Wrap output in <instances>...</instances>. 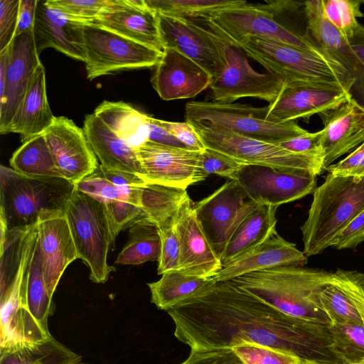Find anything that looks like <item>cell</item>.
<instances>
[{
  "label": "cell",
  "mask_w": 364,
  "mask_h": 364,
  "mask_svg": "<svg viewBox=\"0 0 364 364\" xmlns=\"http://www.w3.org/2000/svg\"><path fill=\"white\" fill-rule=\"evenodd\" d=\"M166 312L174 335L191 350L232 348L252 343L321 364H343L329 326L287 315L237 287L216 282Z\"/></svg>",
  "instance_id": "cell-1"
},
{
  "label": "cell",
  "mask_w": 364,
  "mask_h": 364,
  "mask_svg": "<svg viewBox=\"0 0 364 364\" xmlns=\"http://www.w3.org/2000/svg\"><path fill=\"white\" fill-rule=\"evenodd\" d=\"M332 276L333 272L324 269L282 266L230 281L287 315L329 326L331 321L319 297Z\"/></svg>",
  "instance_id": "cell-2"
},
{
  "label": "cell",
  "mask_w": 364,
  "mask_h": 364,
  "mask_svg": "<svg viewBox=\"0 0 364 364\" xmlns=\"http://www.w3.org/2000/svg\"><path fill=\"white\" fill-rule=\"evenodd\" d=\"M228 41L269 73L281 78L286 86H309L350 93L354 85L347 69L329 53L303 50L260 36Z\"/></svg>",
  "instance_id": "cell-3"
},
{
  "label": "cell",
  "mask_w": 364,
  "mask_h": 364,
  "mask_svg": "<svg viewBox=\"0 0 364 364\" xmlns=\"http://www.w3.org/2000/svg\"><path fill=\"white\" fill-rule=\"evenodd\" d=\"M364 210V177L328 173L313 193L308 218L300 228L304 255L321 254Z\"/></svg>",
  "instance_id": "cell-4"
},
{
  "label": "cell",
  "mask_w": 364,
  "mask_h": 364,
  "mask_svg": "<svg viewBox=\"0 0 364 364\" xmlns=\"http://www.w3.org/2000/svg\"><path fill=\"white\" fill-rule=\"evenodd\" d=\"M75 189L63 178L27 176L0 166V220L8 230L36 225L40 218L65 213Z\"/></svg>",
  "instance_id": "cell-5"
},
{
  "label": "cell",
  "mask_w": 364,
  "mask_h": 364,
  "mask_svg": "<svg viewBox=\"0 0 364 364\" xmlns=\"http://www.w3.org/2000/svg\"><path fill=\"white\" fill-rule=\"evenodd\" d=\"M65 215L79 259L90 269V279L95 283H105L115 269L107 263L115 237L105 205L75 188L68 200Z\"/></svg>",
  "instance_id": "cell-6"
},
{
  "label": "cell",
  "mask_w": 364,
  "mask_h": 364,
  "mask_svg": "<svg viewBox=\"0 0 364 364\" xmlns=\"http://www.w3.org/2000/svg\"><path fill=\"white\" fill-rule=\"evenodd\" d=\"M205 147L218 151L245 165H259L284 171L321 173L323 162L290 152L277 144L250 138L205 122H188Z\"/></svg>",
  "instance_id": "cell-7"
},
{
  "label": "cell",
  "mask_w": 364,
  "mask_h": 364,
  "mask_svg": "<svg viewBox=\"0 0 364 364\" xmlns=\"http://www.w3.org/2000/svg\"><path fill=\"white\" fill-rule=\"evenodd\" d=\"M206 27L224 63L221 72L212 79V101L232 103L240 98L255 97L273 103L286 87L285 82L269 72L261 73L255 70L242 49Z\"/></svg>",
  "instance_id": "cell-8"
},
{
  "label": "cell",
  "mask_w": 364,
  "mask_h": 364,
  "mask_svg": "<svg viewBox=\"0 0 364 364\" xmlns=\"http://www.w3.org/2000/svg\"><path fill=\"white\" fill-rule=\"evenodd\" d=\"M268 107H255L239 103L213 101L186 105V122L213 124L250 138L277 144L308 132L295 122L275 123L266 119Z\"/></svg>",
  "instance_id": "cell-9"
},
{
  "label": "cell",
  "mask_w": 364,
  "mask_h": 364,
  "mask_svg": "<svg viewBox=\"0 0 364 364\" xmlns=\"http://www.w3.org/2000/svg\"><path fill=\"white\" fill-rule=\"evenodd\" d=\"M87 77L155 67L164 52L151 48L98 25L84 24Z\"/></svg>",
  "instance_id": "cell-10"
},
{
  "label": "cell",
  "mask_w": 364,
  "mask_h": 364,
  "mask_svg": "<svg viewBox=\"0 0 364 364\" xmlns=\"http://www.w3.org/2000/svg\"><path fill=\"white\" fill-rule=\"evenodd\" d=\"M230 41L260 36L296 48L319 54L328 53L311 38L294 32L277 22L263 5L245 3L218 11L208 19L199 20Z\"/></svg>",
  "instance_id": "cell-11"
},
{
  "label": "cell",
  "mask_w": 364,
  "mask_h": 364,
  "mask_svg": "<svg viewBox=\"0 0 364 364\" xmlns=\"http://www.w3.org/2000/svg\"><path fill=\"white\" fill-rule=\"evenodd\" d=\"M258 206L230 180L193 207L198 225L220 261L237 228Z\"/></svg>",
  "instance_id": "cell-12"
},
{
  "label": "cell",
  "mask_w": 364,
  "mask_h": 364,
  "mask_svg": "<svg viewBox=\"0 0 364 364\" xmlns=\"http://www.w3.org/2000/svg\"><path fill=\"white\" fill-rule=\"evenodd\" d=\"M316 176L308 171H284L269 166L243 165L232 180L259 205L279 206L313 193Z\"/></svg>",
  "instance_id": "cell-13"
},
{
  "label": "cell",
  "mask_w": 364,
  "mask_h": 364,
  "mask_svg": "<svg viewBox=\"0 0 364 364\" xmlns=\"http://www.w3.org/2000/svg\"><path fill=\"white\" fill-rule=\"evenodd\" d=\"M146 183L186 189L208 176L200 168V152L147 141L136 149Z\"/></svg>",
  "instance_id": "cell-14"
},
{
  "label": "cell",
  "mask_w": 364,
  "mask_h": 364,
  "mask_svg": "<svg viewBox=\"0 0 364 364\" xmlns=\"http://www.w3.org/2000/svg\"><path fill=\"white\" fill-rule=\"evenodd\" d=\"M55 164L65 180L75 185L100 166L83 128L65 117H55L43 133Z\"/></svg>",
  "instance_id": "cell-15"
},
{
  "label": "cell",
  "mask_w": 364,
  "mask_h": 364,
  "mask_svg": "<svg viewBox=\"0 0 364 364\" xmlns=\"http://www.w3.org/2000/svg\"><path fill=\"white\" fill-rule=\"evenodd\" d=\"M157 18L164 49L172 48L187 56L213 78L219 75L223 59L205 27L192 20L160 14Z\"/></svg>",
  "instance_id": "cell-16"
},
{
  "label": "cell",
  "mask_w": 364,
  "mask_h": 364,
  "mask_svg": "<svg viewBox=\"0 0 364 364\" xmlns=\"http://www.w3.org/2000/svg\"><path fill=\"white\" fill-rule=\"evenodd\" d=\"M10 58L3 99L0 102V133H9L11 121L22 103L33 73L41 63L33 30L14 38L9 45Z\"/></svg>",
  "instance_id": "cell-17"
},
{
  "label": "cell",
  "mask_w": 364,
  "mask_h": 364,
  "mask_svg": "<svg viewBox=\"0 0 364 364\" xmlns=\"http://www.w3.org/2000/svg\"><path fill=\"white\" fill-rule=\"evenodd\" d=\"M37 242L46 289L53 298L67 267L79 259L65 213L43 217L38 222Z\"/></svg>",
  "instance_id": "cell-18"
},
{
  "label": "cell",
  "mask_w": 364,
  "mask_h": 364,
  "mask_svg": "<svg viewBox=\"0 0 364 364\" xmlns=\"http://www.w3.org/2000/svg\"><path fill=\"white\" fill-rule=\"evenodd\" d=\"M212 76L198 63L172 49L165 48L155 66L151 84L164 100L193 97L208 87Z\"/></svg>",
  "instance_id": "cell-19"
},
{
  "label": "cell",
  "mask_w": 364,
  "mask_h": 364,
  "mask_svg": "<svg viewBox=\"0 0 364 364\" xmlns=\"http://www.w3.org/2000/svg\"><path fill=\"white\" fill-rule=\"evenodd\" d=\"M84 24L51 7L46 0H38L33 27L38 54L46 48H53L85 63Z\"/></svg>",
  "instance_id": "cell-20"
},
{
  "label": "cell",
  "mask_w": 364,
  "mask_h": 364,
  "mask_svg": "<svg viewBox=\"0 0 364 364\" xmlns=\"http://www.w3.org/2000/svg\"><path fill=\"white\" fill-rule=\"evenodd\" d=\"M304 6L307 28L313 40L347 69L354 80L351 95L364 106V63L348 41L326 18L323 0L306 1Z\"/></svg>",
  "instance_id": "cell-21"
},
{
  "label": "cell",
  "mask_w": 364,
  "mask_h": 364,
  "mask_svg": "<svg viewBox=\"0 0 364 364\" xmlns=\"http://www.w3.org/2000/svg\"><path fill=\"white\" fill-rule=\"evenodd\" d=\"M190 197L182 204L175 223L180 247L178 271L188 275L213 277L223 269L196 220Z\"/></svg>",
  "instance_id": "cell-22"
},
{
  "label": "cell",
  "mask_w": 364,
  "mask_h": 364,
  "mask_svg": "<svg viewBox=\"0 0 364 364\" xmlns=\"http://www.w3.org/2000/svg\"><path fill=\"white\" fill-rule=\"evenodd\" d=\"M353 98L341 90L309 86H286L279 97L269 104L266 119L275 123L295 122L337 108Z\"/></svg>",
  "instance_id": "cell-23"
},
{
  "label": "cell",
  "mask_w": 364,
  "mask_h": 364,
  "mask_svg": "<svg viewBox=\"0 0 364 364\" xmlns=\"http://www.w3.org/2000/svg\"><path fill=\"white\" fill-rule=\"evenodd\" d=\"M323 128V169L364 142V106L352 98L320 114Z\"/></svg>",
  "instance_id": "cell-24"
},
{
  "label": "cell",
  "mask_w": 364,
  "mask_h": 364,
  "mask_svg": "<svg viewBox=\"0 0 364 364\" xmlns=\"http://www.w3.org/2000/svg\"><path fill=\"white\" fill-rule=\"evenodd\" d=\"M91 23L161 52L164 50L157 14L148 6L135 8L127 4L124 0H116L109 10Z\"/></svg>",
  "instance_id": "cell-25"
},
{
  "label": "cell",
  "mask_w": 364,
  "mask_h": 364,
  "mask_svg": "<svg viewBox=\"0 0 364 364\" xmlns=\"http://www.w3.org/2000/svg\"><path fill=\"white\" fill-rule=\"evenodd\" d=\"M307 262V257L294 243L276 232L253 252L223 267L213 277L217 282H227L250 272L277 267H303Z\"/></svg>",
  "instance_id": "cell-26"
},
{
  "label": "cell",
  "mask_w": 364,
  "mask_h": 364,
  "mask_svg": "<svg viewBox=\"0 0 364 364\" xmlns=\"http://www.w3.org/2000/svg\"><path fill=\"white\" fill-rule=\"evenodd\" d=\"M83 129L101 166L142 178L136 149L114 134L94 113L85 116Z\"/></svg>",
  "instance_id": "cell-27"
},
{
  "label": "cell",
  "mask_w": 364,
  "mask_h": 364,
  "mask_svg": "<svg viewBox=\"0 0 364 364\" xmlns=\"http://www.w3.org/2000/svg\"><path fill=\"white\" fill-rule=\"evenodd\" d=\"M55 117L47 99L45 68L40 63L11 121L9 132L19 134L21 141L24 143L43 134L52 124Z\"/></svg>",
  "instance_id": "cell-28"
},
{
  "label": "cell",
  "mask_w": 364,
  "mask_h": 364,
  "mask_svg": "<svg viewBox=\"0 0 364 364\" xmlns=\"http://www.w3.org/2000/svg\"><path fill=\"white\" fill-rule=\"evenodd\" d=\"M278 206L259 205L242 222L231 238L221 259L223 268L249 255L276 231Z\"/></svg>",
  "instance_id": "cell-29"
},
{
  "label": "cell",
  "mask_w": 364,
  "mask_h": 364,
  "mask_svg": "<svg viewBox=\"0 0 364 364\" xmlns=\"http://www.w3.org/2000/svg\"><path fill=\"white\" fill-rule=\"evenodd\" d=\"M134 149L149 141L147 114L122 101H103L93 112Z\"/></svg>",
  "instance_id": "cell-30"
},
{
  "label": "cell",
  "mask_w": 364,
  "mask_h": 364,
  "mask_svg": "<svg viewBox=\"0 0 364 364\" xmlns=\"http://www.w3.org/2000/svg\"><path fill=\"white\" fill-rule=\"evenodd\" d=\"M0 364H85L77 353L52 336L36 343L0 348Z\"/></svg>",
  "instance_id": "cell-31"
},
{
  "label": "cell",
  "mask_w": 364,
  "mask_h": 364,
  "mask_svg": "<svg viewBox=\"0 0 364 364\" xmlns=\"http://www.w3.org/2000/svg\"><path fill=\"white\" fill-rule=\"evenodd\" d=\"M189 196L186 189L146 183L140 196L141 208L159 230L175 226L180 208Z\"/></svg>",
  "instance_id": "cell-32"
},
{
  "label": "cell",
  "mask_w": 364,
  "mask_h": 364,
  "mask_svg": "<svg viewBox=\"0 0 364 364\" xmlns=\"http://www.w3.org/2000/svg\"><path fill=\"white\" fill-rule=\"evenodd\" d=\"M160 279L148 284L151 300L159 309L167 311L178 303L213 286L214 277L204 278L173 270L161 274Z\"/></svg>",
  "instance_id": "cell-33"
},
{
  "label": "cell",
  "mask_w": 364,
  "mask_h": 364,
  "mask_svg": "<svg viewBox=\"0 0 364 364\" xmlns=\"http://www.w3.org/2000/svg\"><path fill=\"white\" fill-rule=\"evenodd\" d=\"M52 299L46 289L41 252L36 242L34 252L23 277L21 302L39 326L46 331H49L48 318L53 312Z\"/></svg>",
  "instance_id": "cell-34"
},
{
  "label": "cell",
  "mask_w": 364,
  "mask_h": 364,
  "mask_svg": "<svg viewBox=\"0 0 364 364\" xmlns=\"http://www.w3.org/2000/svg\"><path fill=\"white\" fill-rule=\"evenodd\" d=\"M129 228L128 239L117 257V264L138 265L158 261L161 252V237L158 226L148 218H140Z\"/></svg>",
  "instance_id": "cell-35"
},
{
  "label": "cell",
  "mask_w": 364,
  "mask_h": 364,
  "mask_svg": "<svg viewBox=\"0 0 364 364\" xmlns=\"http://www.w3.org/2000/svg\"><path fill=\"white\" fill-rule=\"evenodd\" d=\"M10 165L15 171L27 176L63 178L43 134L23 143L14 152Z\"/></svg>",
  "instance_id": "cell-36"
},
{
  "label": "cell",
  "mask_w": 364,
  "mask_h": 364,
  "mask_svg": "<svg viewBox=\"0 0 364 364\" xmlns=\"http://www.w3.org/2000/svg\"><path fill=\"white\" fill-rule=\"evenodd\" d=\"M157 14L189 20H206L221 10L240 5L242 0H145Z\"/></svg>",
  "instance_id": "cell-37"
},
{
  "label": "cell",
  "mask_w": 364,
  "mask_h": 364,
  "mask_svg": "<svg viewBox=\"0 0 364 364\" xmlns=\"http://www.w3.org/2000/svg\"><path fill=\"white\" fill-rule=\"evenodd\" d=\"M320 303L331 324L362 323V317L346 292L332 279L320 293Z\"/></svg>",
  "instance_id": "cell-38"
},
{
  "label": "cell",
  "mask_w": 364,
  "mask_h": 364,
  "mask_svg": "<svg viewBox=\"0 0 364 364\" xmlns=\"http://www.w3.org/2000/svg\"><path fill=\"white\" fill-rule=\"evenodd\" d=\"M333 349L343 364L364 358V324H331Z\"/></svg>",
  "instance_id": "cell-39"
},
{
  "label": "cell",
  "mask_w": 364,
  "mask_h": 364,
  "mask_svg": "<svg viewBox=\"0 0 364 364\" xmlns=\"http://www.w3.org/2000/svg\"><path fill=\"white\" fill-rule=\"evenodd\" d=\"M75 188L102 203L105 206L121 201H130L141 208L140 197L129 196L109 181L100 166L75 185Z\"/></svg>",
  "instance_id": "cell-40"
},
{
  "label": "cell",
  "mask_w": 364,
  "mask_h": 364,
  "mask_svg": "<svg viewBox=\"0 0 364 364\" xmlns=\"http://www.w3.org/2000/svg\"><path fill=\"white\" fill-rule=\"evenodd\" d=\"M323 10L327 20L346 40L359 25L357 18L363 16L360 1L355 0L323 1Z\"/></svg>",
  "instance_id": "cell-41"
},
{
  "label": "cell",
  "mask_w": 364,
  "mask_h": 364,
  "mask_svg": "<svg viewBox=\"0 0 364 364\" xmlns=\"http://www.w3.org/2000/svg\"><path fill=\"white\" fill-rule=\"evenodd\" d=\"M51 7L69 18L82 23H91L105 14L116 0H46Z\"/></svg>",
  "instance_id": "cell-42"
},
{
  "label": "cell",
  "mask_w": 364,
  "mask_h": 364,
  "mask_svg": "<svg viewBox=\"0 0 364 364\" xmlns=\"http://www.w3.org/2000/svg\"><path fill=\"white\" fill-rule=\"evenodd\" d=\"M244 364H300L301 360L291 353L252 343L232 348Z\"/></svg>",
  "instance_id": "cell-43"
},
{
  "label": "cell",
  "mask_w": 364,
  "mask_h": 364,
  "mask_svg": "<svg viewBox=\"0 0 364 364\" xmlns=\"http://www.w3.org/2000/svg\"><path fill=\"white\" fill-rule=\"evenodd\" d=\"M243 165L245 164L212 149L206 147L200 152V168L207 176L215 174L232 180Z\"/></svg>",
  "instance_id": "cell-44"
},
{
  "label": "cell",
  "mask_w": 364,
  "mask_h": 364,
  "mask_svg": "<svg viewBox=\"0 0 364 364\" xmlns=\"http://www.w3.org/2000/svg\"><path fill=\"white\" fill-rule=\"evenodd\" d=\"M332 279L346 292L358 310L364 324V274L338 269Z\"/></svg>",
  "instance_id": "cell-45"
},
{
  "label": "cell",
  "mask_w": 364,
  "mask_h": 364,
  "mask_svg": "<svg viewBox=\"0 0 364 364\" xmlns=\"http://www.w3.org/2000/svg\"><path fill=\"white\" fill-rule=\"evenodd\" d=\"M277 144L292 153L306 155L323 163V147L322 131L307 132L280 142Z\"/></svg>",
  "instance_id": "cell-46"
},
{
  "label": "cell",
  "mask_w": 364,
  "mask_h": 364,
  "mask_svg": "<svg viewBox=\"0 0 364 364\" xmlns=\"http://www.w3.org/2000/svg\"><path fill=\"white\" fill-rule=\"evenodd\" d=\"M161 252L158 260L157 272L162 274L166 272L178 270L180 247L175 228L159 230Z\"/></svg>",
  "instance_id": "cell-47"
},
{
  "label": "cell",
  "mask_w": 364,
  "mask_h": 364,
  "mask_svg": "<svg viewBox=\"0 0 364 364\" xmlns=\"http://www.w3.org/2000/svg\"><path fill=\"white\" fill-rule=\"evenodd\" d=\"M19 4L20 0H0V51L6 48L15 37Z\"/></svg>",
  "instance_id": "cell-48"
},
{
  "label": "cell",
  "mask_w": 364,
  "mask_h": 364,
  "mask_svg": "<svg viewBox=\"0 0 364 364\" xmlns=\"http://www.w3.org/2000/svg\"><path fill=\"white\" fill-rule=\"evenodd\" d=\"M159 125L173 135L188 149L203 151L206 147L192 125L188 122H168L156 119Z\"/></svg>",
  "instance_id": "cell-49"
},
{
  "label": "cell",
  "mask_w": 364,
  "mask_h": 364,
  "mask_svg": "<svg viewBox=\"0 0 364 364\" xmlns=\"http://www.w3.org/2000/svg\"><path fill=\"white\" fill-rule=\"evenodd\" d=\"M364 242V210L336 237L331 247L337 250L354 249Z\"/></svg>",
  "instance_id": "cell-50"
},
{
  "label": "cell",
  "mask_w": 364,
  "mask_h": 364,
  "mask_svg": "<svg viewBox=\"0 0 364 364\" xmlns=\"http://www.w3.org/2000/svg\"><path fill=\"white\" fill-rule=\"evenodd\" d=\"M326 170L335 176L364 177V142L346 158L330 165Z\"/></svg>",
  "instance_id": "cell-51"
},
{
  "label": "cell",
  "mask_w": 364,
  "mask_h": 364,
  "mask_svg": "<svg viewBox=\"0 0 364 364\" xmlns=\"http://www.w3.org/2000/svg\"><path fill=\"white\" fill-rule=\"evenodd\" d=\"M238 359L232 348L191 350L180 364H232Z\"/></svg>",
  "instance_id": "cell-52"
},
{
  "label": "cell",
  "mask_w": 364,
  "mask_h": 364,
  "mask_svg": "<svg viewBox=\"0 0 364 364\" xmlns=\"http://www.w3.org/2000/svg\"><path fill=\"white\" fill-rule=\"evenodd\" d=\"M149 127V141L159 144L188 149L182 142L162 127L156 118L147 116Z\"/></svg>",
  "instance_id": "cell-53"
},
{
  "label": "cell",
  "mask_w": 364,
  "mask_h": 364,
  "mask_svg": "<svg viewBox=\"0 0 364 364\" xmlns=\"http://www.w3.org/2000/svg\"><path fill=\"white\" fill-rule=\"evenodd\" d=\"M38 0H20L18 24L15 36L33 30Z\"/></svg>",
  "instance_id": "cell-54"
},
{
  "label": "cell",
  "mask_w": 364,
  "mask_h": 364,
  "mask_svg": "<svg viewBox=\"0 0 364 364\" xmlns=\"http://www.w3.org/2000/svg\"><path fill=\"white\" fill-rule=\"evenodd\" d=\"M347 41L364 63V27L359 24Z\"/></svg>",
  "instance_id": "cell-55"
},
{
  "label": "cell",
  "mask_w": 364,
  "mask_h": 364,
  "mask_svg": "<svg viewBox=\"0 0 364 364\" xmlns=\"http://www.w3.org/2000/svg\"><path fill=\"white\" fill-rule=\"evenodd\" d=\"M300 364H321L318 363H316L315 361L309 360H301V362Z\"/></svg>",
  "instance_id": "cell-56"
},
{
  "label": "cell",
  "mask_w": 364,
  "mask_h": 364,
  "mask_svg": "<svg viewBox=\"0 0 364 364\" xmlns=\"http://www.w3.org/2000/svg\"><path fill=\"white\" fill-rule=\"evenodd\" d=\"M232 364H244V363L239 358L237 360H236L235 362H234Z\"/></svg>",
  "instance_id": "cell-57"
},
{
  "label": "cell",
  "mask_w": 364,
  "mask_h": 364,
  "mask_svg": "<svg viewBox=\"0 0 364 364\" xmlns=\"http://www.w3.org/2000/svg\"><path fill=\"white\" fill-rule=\"evenodd\" d=\"M349 364H364V358L363 360H361L360 361H359V362L353 363H349Z\"/></svg>",
  "instance_id": "cell-58"
}]
</instances>
